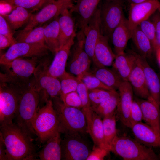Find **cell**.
Listing matches in <instances>:
<instances>
[{
	"mask_svg": "<svg viewBox=\"0 0 160 160\" xmlns=\"http://www.w3.org/2000/svg\"><path fill=\"white\" fill-rule=\"evenodd\" d=\"M119 101V95L117 92L109 98L92 108L103 118L116 113Z\"/></svg>",
	"mask_w": 160,
	"mask_h": 160,
	"instance_id": "obj_34",
	"label": "cell"
},
{
	"mask_svg": "<svg viewBox=\"0 0 160 160\" xmlns=\"http://www.w3.org/2000/svg\"><path fill=\"white\" fill-rule=\"evenodd\" d=\"M47 23L28 30L23 29L18 32L15 38L16 42L45 44L43 31Z\"/></svg>",
	"mask_w": 160,
	"mask_h": 160,
	"instance_id": "obj_32",
	"label": "cell"
},
{
	"mask_svg": "<svg viewBox=\"0 0 160 160\" xmlns=\"http://www.w3.org/2000/svg\"><path fill=\"white\" fill-rule=\"evenodd\" d=\"M49 51L45 44L16 42L10 46L0 58L1 65L19 57L39 58L48 54Z\"/></svg>",
	"mask_w": 160,
	"mask_h": 160,
	"instance_id": "obj_11",
	"label": "cell"
},
{
	"mask_svg": "<svg viewBox=\"0 0 160 160\" xmlns=\"http://www.w3.org/2000/svg\"><path fill=\"white\" fill-rule=\"evenodd\" d=\"M14 33L5 18L0 14V34L6 36L15 43L13 36Z\"/></svg>",
	"mask_w": 160,
	"mask_h": 160,
	"instance_id": "obj_45",
	"label": "cell"
},
{
	"mask_svg": "<svg viewBox=\"0 0 160 160\" xmlns=\"http://www.w3.org/2000/svg\"><path fill=\"white\" fill-rule=\"evenodd\" d=\"M32 14V12L26 9L16 6L10 13L1 15L5 18L14 33L23 25L28 23Z\"/></svg>",
	"mask_w": 160,
	"mask_h": 160,
	"instance_id": "obj_30",
	"label": "cell"
},
{
	"mask_svg": "<svg viewBox=\"0 0 160 160\" xmlns=\"http://www.w3.org/2000/svg\"><path fill=\"white\" fill-rule=\"evenodd\" d=\"M58 17L47 24L43 31L45 44L49 51L54 54L60 48L59 41V27Z\"/></svg>",
	"mask_w": 160,
	"mask_h": 160,
	"instance_id": "obj_29",
	"label": "cell"
},
{
	"mask_svg": "<svg viewBox=\"0 0 160 160\" xmlns=\"http://www.w3.org/2000/svg\"><path fill=\"white\" fill-rule=\"evenodd\" d=\"M142 110L143 120L158 134L160 135V107L153 100L135 97Z\"/></svg>",
	"mask_w": 160,
	"mask_h": 160,
	"instance_id": "obj_20",
	"label": "cell"
},
{
	"mask_svg": "<svg viewBox=\"0 0 160 160\" xmlns=\"http://www.w3.org/2000/svg\"><path fill=\"white\" fill-rule=\"evenodd\" d=\"M108 39L102 35L96 45L92 60L96 68L110 66L113 63L116 54L110 47Z\"/></svg>",
	"mask_w": 160,
	"mask_h": 160,
	"instance_id": "obj_21",
	"label": "cell"
},
{
	"mask_svg": "<svg viewBox=\"0 0 160 160\" xmlns=\"http://www.w3.org/2000/svg\"><path fill=\"white\" fill-rule=\"evenodd\" d=\"M11 3L16 6L23 7L31 12L39 10L55 0H0Z\"/></svg>",
	"mask_w": 160,
	"mask_h": 160,
	"instance_id": "obj_37",
	"label": "cell"
},
{
	"mask_svg": "<svg viewBox=\"0 0 160 160\" xmlns=\"http://www.w3.org/2000/svg\"><path fill=\"white\" fill-rule=\"evenodd\" d=\"M49 61H40L33 77L34 87L39 93L40 105H44L48 100L60 97L61 86L59 79L50 75L48 72ZM52 100V99H51Z\"/></svg>",
	"mask_w": 160,
	"mask_h": 160,
	"instance_id": "obj_6",
	"label": "cell"
},
{
	"mask_svg": "<svg viewBox=\"0 0 160 160\" xmlns=\"http://www.w3.org/2000/svg\"><path fill=\"white\" fill-rule=\"evenodd\" d=\"M39 92L34 86L32 79L23 89L14 118L15 123L32 138L35 135L33 120L39 109Z\"/></svg>",
	"mask_w": 160,
	"mask_h": 160,
	"instance_id": "obj_2",
	"label": "cell"
},
{
	"mask_svg": "<svg viewBox=\"0 0 160 160\" xmlns=\"http://www.w3.org/2000/svg\"><path fill=\"white\" fill-rule=\"evenodd\" d=\"M15 43L6 36L0 34V50L4 49L7 47L10 46Z\"/></svg>",
	"mask_w": 160,
	"mask_h": 160,
	"instance_id": "obj_48",
	"label": "cell"
},
{
	"mask_svg": "<svg viewBox=\"0 0 160 160\" xmlns=\"http://www.w3.org/2000/svg\"><path fill=\"white\" fill-rule=\"evenodd\" d=\"M136 56L134 64L129 76L128 81L137 97L149 100H153L151 97L147 87L139 54L136 53Z\"/></svg>",
	"mask_w": 160,
	"mask_h": 160,
	"instance_id": "obj_17",
	"label": "cell"
},
{
	"mask_svg": "<svg viewBox=\"0 0 160 160\" xmlns=\"http://www.w3.org/2000/svg\"><path fill=\"white\" fill-rule=\"evenodd\" d=\"M32 126L41 143H45L59 131L58 117L52 100L39 108L33 120Z\"/></svg>",
	"mask_w": 160,
	"mask_h": 160,
	"instance_id": "obj_7",
	"label": "cell"
},
{
	"mask_svg": "<svg viewBox=\"0 0 160 160\" xmlns=\"http://www.w3.org/2000/svg\"><path fill=\"white\" fill-rule=\"evenodd\" d=\"M92 72L104 84L116 90L123 81L113 69L107 67L96 68Z\"/></svg>",
	"mask_w": 160,
	"mask_h": 160,
	"instance_id": "obj_33",
	"label": "cell"
},
{
	"mask_svg": "<svg viewBox=\"0 0 160 160\" xmlns=\"http://www.w3.org/2000/svg\"><path fill=\"white\" fill-rule=\"evenodd\" d=\"M58 120V131L65 135L87 133L85 114L81 109L68 106L59 97L52 99Z\"/></svg>",
	"mask_w": 160,
	"mask_h": 160,
	"instance_id": "obj_3",
	"label": "cell"
},
{
	"mask_svg": "<svg viewBox=\"0 0 160 160\" xmlns=\"http://www.w3.org/2000/svg\"><path fill=\"white\" fill-rule=\"evenodd\" d=\"M16 6L7 1L0 0V14L5 15L10 13Z\"/></svg>",
	"mask_w": 160,
	"mask_h": 160,
	"instance_id": "obj_47",
	"label": "cell"
},
{
	"mask_svg": "<svg viewBox=\"0 0 160 160\" xmlns=\"http://www.w3.org/2000/svg\"><path fill=\"white\" fill-rule=\"evenodd\" d=\"M101 0H76L69 9L76 15V23L80 30L83 31L96 11Z\"/></svg>",
	"mask_w": 160,
	"mask_h": 160,
	"instance_id": "obj_19",
	"label": "cell"
},
{
	"mask_svg": "<svg viewBox=\"0 0 160 160\" xmlns=\"http://www.w3.org/2000/svg\"><path fill=\"white\" fill-rule=\"evenodd\" d=\"M131 129L135 139L140 143L151 148H160V135L146 123L138 122Z\"/></svg>",
	"mask_w": 160,
	"mask_h": 160,
	"instance_id": "obj_22",
	"label": "cell"
},
{
	"mask_svg": "<svg viewBox=\"0 0 160 160\" xmlns=\"http://www.w3.org/2000/svg\"><path fill=\"white\" fill-rule=\"evenodd\" d=\"M8 160H34L37 156L33 138L15 123L0 126Z\"/></svg>",
	"mask_w": 160,
	"mask_h": 160,
	"instance_id": "obj_1",
	"label": "cell"
},
{
	"mask_svg": "<svg viewBox=\"0 0 160 160\" xmlns=\"http://www.w3.org/2000/svg\"></svg>",
	"mask_w": 160,
	"mask_h": 160,
	"instance_id": "obj_53",
	"label": "cell"
},
{
	"mask_svg": "<svg viewBox=\"0 0 160 160\" xmlns=\"http://www.w3.org/2000/svg\"><path fill=\"white\" fill-rule=\"evenodd\" d=\"M160 12V4L148 1L137 4L131 3L127 19L131 34L133 30L142 21L149 19L156 11Z\"/></svg>",
	"mask_w": 160,
	"mask_h": 160,
	"instance_id": "obj_16",
	"label": "cell"
},
{
	"mask_svg": "<svg viewBox=\"0 0 160 160\" xmlns=\"http://www.w3.org/2000/svg\"><path fill=\"white\" fill-rule=\"evenodd\" d=\"M118 89L119 101L116 117L125 126L130 128V115L134 99L133 91L129 82L124 81H122Z\"/></svg>",
	"mask_w": 160,
	"mask_h": 160,
	"instance_id": "obj_15",
	"label": "cell"
},
{
	"mask_svg": "<svg viewBox=\"0 0 160 160\" xmlns=\"http://www.w3.org/2000/svg\"><path fill=\"white\" fill-rule=\"evenodd\" d=\"M58 78L60 84V94L76 91L79 81L77 77L65 71Z\"/></svg>",
	"mask_w": 160,
	"mask_h": 160,
	"instance_id": "obj_36",
	"label": "cell"
},
{
	"mask_svg": "<svg viewBox=\"0 0 160 160\" xmlns=\"http://www.w3.org/2000/svg\"><path fill=\"white\" fill-rule=\"evenodd\" d=\"M151 16V20L154 25L156 31L157 47V51L158 49H160V12L159 10H157Z\"/></svg>",
	"mask_w": 160,
	"mask_h": 160,
	"instance_id": "obj_46",
	"label": "cell"
},
{
	"mask_svg": "<svg viewBox=\"0 0 160 160\" xmlns=\"http://www.w3.org/2000/svg\"><path fill=\"white\" fill-rule=\"evenodd\" d=\"M143 120V113L139 104L134 98L132 104L130 115L131 127L134 124L142 122Z\"/></svg>",
	"mask_w": 160,
	"mask_h": 160,
	"instance_id": "obj_42",
	"label": "cell"
},
{
	"mask_svg": "<svg viewBox=\"0 0 160 160\" xmlns=\"http://www.w3.org/2000/svg\"><path fill=\"white\" fill-rule=\"evenodd\" d=\"M158 63L160 65V49H158L155 52Z\"/></svg>",
	"mask_w": 160,
	"mask_h": 160,
	"instance_id": "obj_51",
	"label": "cell"
},
{
	"mask_svg": "<svg viewBox=\"0 0 160 160\" xmlns=\"http://www.w3.org/2000/svg\"><path fill=\"white\" fill-rule=\"evenodd\" d=\"M61 133L58 131L45 142L42 149L37 153L41 160L62 159Z\"/></svg>",
	"mask_w": 160,
	"mask_h": 160,
	"instance_id": "obj_28",
	"label": "cell"
},
{
	"mask_svg": "<svg viewBox=\"0 0 160 160\" xmlns=\"http://www.w3.org/2000/svg\"><path fill=\"white\" fill-rule=\"evenodd\" d=\"M139 57L151 97L160 107V77L149 65L146 57L140 54Z\"/></svg>",
	"mask_w": 160,
	"mask_h": 160,
	"instance_id": "obj_24",
	"label": "cell"
},
{
	"mask_svg": "<svg viewBox=\"0 0 160 160\" xmlns=\"http://www.w3.org/2000/svg\"><path fill=\"white\" fill-rule=\"evenodd\" d=\"M138 26L141 31L149 40L153 51L155 53L157 47L156 31L153 22L149 18L141 22Z\"/></svg>",
	"mask_w": 160,
	"mask_h": 160,
	"instance_id": "obj_40",
	"label": "cell"
},
{
	"mask_svg": "<svg viewBox=\"0 0 160 160\" xmlns=\"http://www.w3.org/2000/svg\"><path fill=\"white\" fill-rule=\"evenodd\" d=\"M131 3L137 4L148 1H153L159 4L160 2L159 0H130Z\"/></svg>",
	"mask_w": 160,
	"mask_h": 160,
	"instance_id": "obj_50",
	"label": "cell"
},
{
	"mask_svg": "<svg viewBox=\"0 0 160 160\" xmlns=\"http://www.w3.org/2000/svg\"><path fill=\"white\" fill-rule=\"evenodd\" d=\"M75 38L69 40L55 54L48 68L49 73L52 76L58 78L66 71L67 62L71 48L74 43Z\"/></svg>",
	"mask_w": 160,
	"mask_h": 160,
	"instance_id": "obj_23",
	"label": "cell"
},
{
	"mask_svg": "<svg viewBox=\"0 0 160 160\" xmlns=\"http://www.w3.org/2000/svg\"><path fill=\"white\" fill-rule=\"evenodd\" d=\"M69 9H65L58 17L60 48L70 39L76 37L77 34L75 21Z\"/></svg>",
	"mask_w": 160,
	"mask_h": 160,
	"instance_id": "obj_25",
	"label": "cell"
},
{
	"mask_svg": "<svg viewBox=\"0 0 160 160\" xmlns=\"http://www.w3.org/2000/svg\"><path fill=\"white\" fill-rule=\"evenodd\" d=\"M38 59L19 57L1 65L4 73H0V82L21 85L29 84L38 65Z\"/></svg>",
	"mask_w": 160,
	"mask_h": 160,
	"instance_id": "obj_5",
	"label": "cell"
},
{
	"mask_svg": "<svg viewBox=\"0 0 160 160\" xmlns=\"http://www.w3.org/2000/svg\"></svg>",
	"mask_w": 160,
	"mask_h": 160,
	"instance_id": "obj_52",
	"label": "cell"
},
{
	"mask_svg": "<svg viewBox=\"0 0 160 160\" xmlns=\"http://www.w3.org/2000/svg\"><path fill=\"white\" fill-rule=\"evenodd\" d=\"M136 57V53L133 51L116 55L112 64L113 70L123 81H128Z\"/></svg>",
	"mask_w": 160,
	"mask_h": 160,
	"instance_id": "obj_26",
	"label": "cell"
},
{
	"mask_svg": "<svg viewBox=\"0 0 160 160\" xmlns=\"http://www.w3.org/2000/svg\"><path fill=\"white\" fill-rule=\"evenodd\" d=\"M65 105L81 109L82 105L79 96L76 91L66 94H61L59 97Z\"/></svg>",
	"mask_w": 160,
	"mask_h": 160,
	"instance_id": "obj_41",
	"label": "cell"
},
{
	"mask_svg": "<svg viewBox=\"0 0 160 160\" xmlns=\"http://www.w3.org/2000/svg\"><path fill=\"white\" fill-rule=\"evenodd\" d=\"M83 33L84 49L92 60L96 45L100 36L103 35L99 7L85 27Z\"/></svg>",
	"mask_w": 160,
	"mask_h": 160,
	"instance_id": "obj_14",
	"label": "cell"
},
{
	"mask_svg": "<svg viewBox=\"0 0 160 160\" xmlns=\"http://www.w3.org/2000/svg\"><path fill=\"white\" fill-rule=\"evenodd\" d=\"M81 109L85 116L87 133L92 138L94 145L105 148L110 150L105 143L101 117L93 110L92 107Z\"/></svg>",
	"mask_w": 160,
	"mask_h": 160,
	"instance_id": "obj_18",
	"label": "cell"
},
{
	"mask_svg": "<svg viewBox=\"0 0 160 160\" xmlns=\"http://www.w3.org/2000/svg\"><path fill=\"white\" fill-rule=\"evenodd\" d=\"M79 133L65 135L61 139L62 159L85 160L91 151Z\"/></svg>",
	"mask_w": 160,
	"mask_h": 160,
	"instance_id": "obj_13",
	"label": "cell"
},
{
	"mask_svg": "<svg viewBox=\"0 0 160 160\" xmlns=\"http://www.w3.org/2000/svg\"><path fill=\"white\" fill-rule=\"evenodd\" d=\"M116 114L104 117L102 120L105 142L109 150L111 144L117 135Z\"/></svg>",
	"mask_w": 160,
	"mask_h": 160,
	"instance_id": "obj_35",
	"label": "cell"
},
{
	"mask_svg": "<svg viewBox=\"0 0 160 160\" xmlns=\"http://www.w3.org/2000/svg\"><path fill=\"white\" fill-rule=\"evenodd\" d=\"M0 160H8L6 146L2 136L0 135Z\"/></svg>",
	"mask_w": 160,
	"mask_h": 160,
	"instance_id": "obj_49",
	"label": "cell"
},
{
	"mask_svg": "<svg viewBox=\"0 0 160 160\" xmlns=\"http://www.w3.org/2000/svg\"><path fill=\"white\" fill-rule=\"evenodd\" d=\"M76 37V42L70 51L71 58L68 67L69 73L79 79L89 71L92 60L84 49L83 32L79 30Z\"/></svg>",
	"mask_w": 160,
	"mask_h": 160,
	"instance_id": "obj_10",
	"label": "cell"
},
{
	"mask_svg": "<svg viewBox=\"0 0 160 160\" xmlns=\"http://www.w3.org/2000/svg\"><path fill=\"white\" fill-rule=\"evenodd\" d=\"M73 5L72 0H55L45 6L36 13L33 14L23 29H32L52 20L65 9H70Z\"/></svg>",
	"mask_w": 160,
	"mask_h": 160,
	"instance_id": "obj_12",
	"label": "cell"
},
{
	"mask_svg": "<svg viewBox=\"0 0 160 160\" xmlns=\"http://www.w3.org/2000/svg\"><path fill=\"white\" fill-rule=\"evenodd\" d=\"M76 91L78 94L82 102V108L91 107L89 97L88 89L80 79Z\"/></svg>",
	"mask_w": 160,
	"mask_h": 160,
	"instance_id": "obj_43",
	"label": "cell"
},
{
	"mask_svg": "<svg viewBox=\"0 0 160 160\" xmlns=\"http://www.w3.org/2000/svg\"><path fill=\"white\" fill-rule=\"evenodd\" d=\"M131 39L132 40L140 55L146 58L152 57L154 51L151 42L138 26L132 31Z\"/></svg>",
	"mask_w": 160,
	"mask_h": 160,
	"instance_id": "obj_31",
	"label": "cell"
},
{
	"mask_svg": "<svg viewBox=\"0 0 160 160\" xmlns=\"http://www.w3.org/2000/svg\"><path fill=\"white\" fill-rule=\"evenodd\" d=\"M25 86L0 82V126L13 122L21 92Z\"/></svg>",
	"mask_w": 160,
	"mask_h": 160,
	"instance_id": "obj_8",
	"label": "cell"
},
{
	"mask_svg": "<svg viewBox=\"0 0 160 160\" xmlns=\"http://www.w3.org/2000/svg\"><path fill=\"white\" fill-rule=\"evenodd\" d=\"M115 53L118 54L124 52L131 33L129 28L127 19L123 17L118 25L113 30L111 37Z\"/></svg>",
	"mask_w": 160,
	"mask_h": 160,
	"instance_id": "obj_27",
	"label": "cell"
},
{
	"mask_svg": "<svg viewBox=\"0 0 160 160\" xmlns=\"http://www.w3.org/2000/svg\"><path fill=\"white\" fill-rule=\"evenodd\" d=\"M110 151L108 149L94 145L86 160H103Z\"/></svg>",
	"mask_w": 160,
	"mask_h": 160,
	"instance_id": "obj_44",
	"label": "cell"
},
{
	"mask_svg": "<svg viewBox=\"0 0 160 160\" xmlns=\"http://www.w3.org/2000/svg\"><path fill=\"white\" fill-rule=\"evenodd\" d=\"M110 150L125 160H160V156L152 148L128 137L117 135L111 144Z\"/></svg>",
	"mask_w": 160,
	"mask_h": 160,
	"instance_id": "obj_4",
	"label": "cell"
},
{
	"mask_svg": "<svg viewBox=\"0 0 160 160\" xmlns=\"http://www.w3.org/2000/svg\"><path fill=\"white\" fill-rule=\"evenodd\" d=\"M79 79L86 85L88 90L96 89L108 90H115L104 84L90 71L83 75Z\"/></svg>",
	"mask_w": 160,
	"mask_h": 160,
	"instance_id": "obj_39",
	"label": "cell"
},
{
	"mask_svg": "<svg viewBox=\"0 0 160 160\" xmlns=\"http://www.w3.org/2000/svg\"><path fill=\"white\" fill-rule=\"evenodd\" d=\"M103 34L109 39L124 15L121 0H104L99 6Z\"/></svg>",
	"mask_w": 160,
	"mask_h": 160,
	"instance_id": "obj_9",
	"label": "cell"
},
{
	"mask_svg": "<svg viewBox=\"0 0 160 160\" xmlns=\"http://www.w3.org/2000/svg\"><path fill=\"white\" fill-rule=\"evenodd\" d=\"M117 92L116 90H108L99 89L89 90V97L92 107H95Z\"/></svg>",
	"mask_w": 160,
	"mask_h": 160,
	"instance_id": "obj_38",
	"label": "cell"
}]
</instances>
